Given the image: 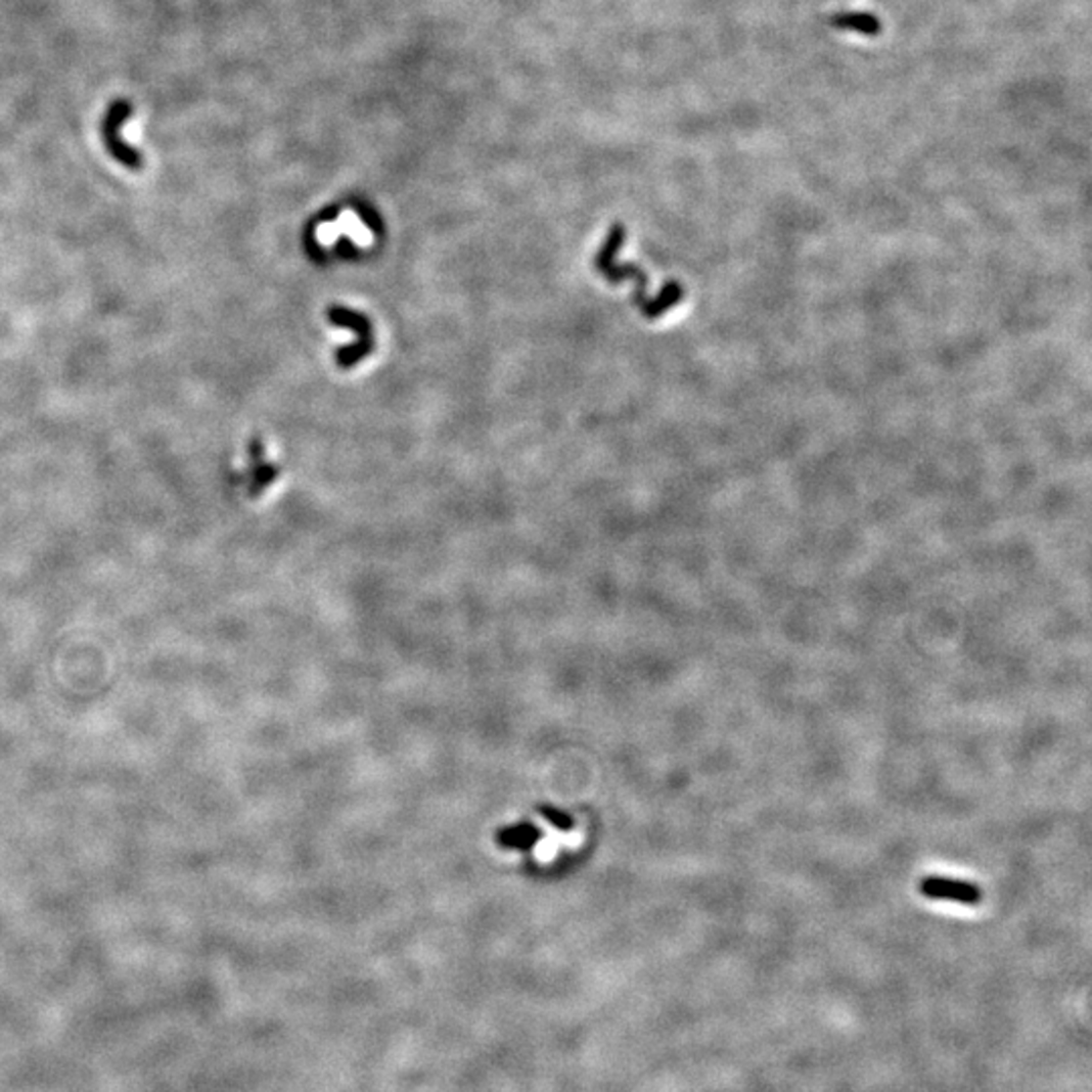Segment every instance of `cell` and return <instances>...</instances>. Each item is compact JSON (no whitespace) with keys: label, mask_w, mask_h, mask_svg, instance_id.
I'll use <instances>...</instances> for the list:
<instances>
[{"label":"cell","mask_w":1092,"mask_h":1092,"mask_svg":"<svg viewBox=\"0 0 1092 1092\" xmlns=\"http://www.w3.org/2000/svg\"><path fill=\"white\" fill-rule=\"evenodd\" d=\"M130 116H132V103L128 99L113 101L101 120V138L111 158H116L120 165H124L130 171H142L144 169L142 152L136 150L122 136V126L130 120Z\"/></svg>","instance_id":"obj_1"},{"label":"cell","mask_w":1092,"mask_h":1092,"mask_svg":"<svg viewBox=\"0 0 1092 1092\" xmlns=\"http://www.w3.org/2000/svg\"><path fill=\"white\" fill-rule=\"evenodd\" d=\"M918 891L928 901H947V903H957L965 907H975L984 901V893L977 884L955 880V878H945V876L922 878Z\"/></svg>","instance_id":"obj_2"},{"label":"cell","mask_w":1092,"mask_h":1092,"mask_svg":"<svg viewBox=\"0 0 1092 1092\" xmlns=\"http://www.w3.org/2000/svg\"><path fill=\"white\" fill-rule=\"evenodd\" d=\"M831 25L844 31H854L864 37H876L882 29V22L878 20V16H874L872 12H864V10L839 12L831 18Z\"/></svg>","instance_id":"obj_3"}]
</instances>
